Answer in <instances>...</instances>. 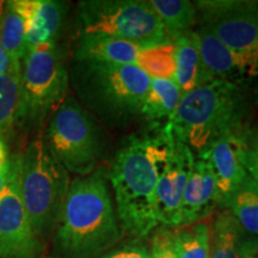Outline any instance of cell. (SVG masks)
<instances>
[{
	"label": "cell",
	"instance_id": "cell-1",
	"mask_svg": "<svg viewBox=\"0 0 258 258\" xmlns=\"http://www.w3.org/2000/svg\"><path fill=\"white\" fill-rule=\"evenodd\" d=\"M154 129L153 134L125 138L108 175L122 231L135 239L146 237L158 225L154 191L173 138L170 123Z\"/></svg>",
	"mask_w": 258,
	"mask_h": 258
},
{
	"label": "cell",
	"instance_id": "cell-2",
	"mask_svg": "<svg viewBox=\"0 0 258 258\" xmlns=\"http://www.w3.org/2000/svg\"><path fill=\"white\" fill-rule=\"evenodd\" d=\"M122 238L108 173L96 169L71 183L55 227L54 247L62 258H97Z\"/></svg>",
	"mask_w": 258,
	"mask_h": 258
},
{
	"label": "cell",
	"instance_id": "cell-3",
	"mask_svg": "<svg viewBox=\"0 0 258 258\" xmlns=\"http://www.w3.org/2000/svg\"><path fill=\"white\" fill-rule=\"evenodd\" d=\"M152 79L135 64L73 61L70 83L80 105L110 127H127L141 115Z\"/></svg>",
	"mask_w": 258,
	"mask_h": 258
},
{
	"label": "cell",
	"instance_id": "cell-4",
	"mask_svg": "<svg viewBox=\"0 0 258 258\" xmlns=\"http://www.w3.org/2000/svg\"><path fill=\"white\" fill-rule=\"evenodd\" d=\"M247 99L239 83L213 80L182 96L172 121L173 134L194 153H202L231 134L244 133Z\"/></svg>",
	"mask_w": 258,
	"mask_h": 258
},
{
	"label": "cell",
	"instance_id": "cell-5",
	"mask_svg": "<svg viewBox=\"0 0 258 258\" xmlns=\"http://www.w3.org/2000/svg\"><path fill=\"white\" fill-rule=\"evenodd\" d=\"M70 72L57 44L27 51L21 64V109L18 125L37 131L50 120L67 98Z\"/></svg>",
	"mask_w": 258,
	"mask_h": 258
},
{
	"label": "cell",
	"instance_id": "cell-6",
	"mask_svg": "<svg viewBox=\"0 0 258 258\" xmlns=\"http://www.w3.org/2000/svg\"><path fill=\"white\" fill-rule=\"evenodd\" d=\"M71 182L69 171L37 139L22 152L21 195L35 234L46 237L56 227Z\"/></svg>",
	"mask_w": 258,
	"mask_h": 258
},
{
	"label": "cell",
	"instance_id": "cell-7",
	"mask_svg": "<svg viewBox=\"0 0 258 258\" xmlns=\"http://www.w3.org/2000/svg\"><path fill=\"white\" fill-rule=\"evenodd\" d=\"M43 141L69 173L80 177L96 170L106 150L105 132L73 97H67L51 116Z\"/></svg>",
	"mask_w": 258,
	"mask_h": 258
},
{
	"label": "cell",
	"instance_id": "cell-8",
	"mask_svg": "<svg viewBox=\"0 0 258 258\" xmlns=\"http://www.w3.org/2000/svg\"><path fill=\"white\" fill-rule=\"evenodd\" d=\"M77 17L79 35H106L140 47L172 38L144 0H85L78 4Z\"/></svg>",
	"mask_w": 258,
	"mask_h": 258
},
{
	"label": "cell",
	"instance_id": "cell-9",
	"mask_svg": "<svg viewBox=\"0 0 258 258\" xmlns=\"http://www.w3.org/2000/svg\"><path fill=\"white\" fill-rule=\"evenodd\" d=\"M195 6L200 24L232 51L241 78L258 76V3L205 0Z\"/></svg>",
	"mask_w": 258,
	"mask_h": 258
},
{
	"label": "cell",
	"instance_id": "cell-10",
	"mask_svg": "<svg viewBox=\"0 0 258 258\" xmlns=\"http://www.w3.org/2000/svg\"><path fill=\"white\" fill-rule=\"evenodd\" d=\"M22 153L11 156L10 172L0 192V257L38 258L42 246L21 195Z\"/></svg>",
	"mask_w": 258,
	"mask_h": 258
},
{
	"label": "cell",
	"instance_id": "cell-11",
	"mask_svg": "<svg viewBox=\"0 0 258 258\" xmlns=\"http://www.w3.org/2000/svg\"><path fill=\"white\" fill-rule=\"evenodd\" d=\"M195 160V153L173 134L166 164L154 191V213L158 224L169 228L182 225L183 191Z\"/></svg>",
	"mask_w": 258,
	"mask_h": 258
},
{
	"label": "cell",
	"instance_id": "cell-12",
	"mask_svg": "<svg viewBox=\"0 0 258 258\" xmlns=\"http://www.w3.org/2000/svg\"><path fill=\"white\" fill-rule=\"evenodd\" d=\"M247 137L245 133L231 134L212 144L198 154L208 160L218 186V206L227 209L232 195L237 191L247 172L244 165Z\"/></svg>",
	"mask_w": 258,
	"mask_h": 258
},
{
	"label": "cell",
	"instance_id": "cell-13",
	"mask_svg": "<svg viewBox=\"0 0 258 258\" xmlns=\"http://www.w3.org/2000/svg\"><path fill=\"white\" fill-rule=\"evenodd\" d=\"M15 9L23 18L27 51L38 46L56 44L67 4L56 0H14Z\"/></svg>",
	"mask_w": 258,
	"mask_h": 258
},
{
	"label": "cell",
	"instance_id": "cell-14",
	"mask_svg": "<svg viewBox=\"0 0 258 258\" xmlns=\"http://www.w3.org/2000/svg\"><path fill=\"white\" fill-rule=\"evenodd\" d=\"M192 171L186 182L182 198V225L203 221L218 206V186L211 164L196 157Z\"/></svg>",
	"mask_w": 258,
	"mask_h": 258
},
{
	"label": "cell",
	"instance_id": "cell-15",
	"mask_svg": "<svg viewBox=\"0 0 258 258\" xmlns=\"http://www.w3.org/2000/svg\"><path fill=\"white\" fill-rule=\"evenodd\" d=\"M140 46L106 35H79L73 61L135 64Z\"/></svg>",
	"mask_w": 258,
	"mask_h": 258
},
{
	"label": "cell",
	"instance_id": "cell-16",
	"mask_svg": "<svg viewBox=\"0 0 258 258\" xmlns=\"http://www.w3.org/2000/svg\"><path fill=\"white\" fill-rule=\"evenodd\" d=\"M194 34L209 82L228 80L238 83L237 80L241 78V74L232 51L208 28L201 24L194 30Z\"/></svg>",
	"mask_w": 258,
	"mask_h": 258
},
{
	"label": "cell",
	"instance_id": "cell-17",
	"mask_svg": "<svg viewBox=\"0 0 258 258\" xmlns=\"http://www.w3.org/2000/svg\"><path fill=\"white\" fill-rule=\"evenodd\" d=\"M176 44L175 82L183 95L209 82L203 69L194 30L173 38Z\"/></svg>",
	"mask_w": 258,
	"mask_h": 258
},
{
	"label": "cell",
	"instance_id": "cell-18",
	"mask_svg": "<svg viewBox=\"0 0 258 258\" xmlns=\"http://www.w3.org/2000/svg\"><path fill=\"white\" fill-rule=\"evenodd\" d=\"M182 96V91L173 80L152 79L140 116L154 128L164 127L172 121Z\"/></svg>",
	"mask_w": 258,
	"mask_h": 258
},
{
	"label": "cell",
	"instance_id": "cell-19",
	"mask_svg": "<svg viewBox=\"0 0 258 258\" xmlns=\"http://www.w3.org/2000/svg\"><path fill=\"white\" fill-rule=\"evenodd\" d=\"M244 230L231 211L219 213L209 230V258H240L239 241Z\"/></svg>",
	"mask_w": 258,
	"mask_h": 258
},
{
	"label": "cell",
	"instance_id": "cell-20",
	"mask_svg": "<svg viewBox=\"0 0 258 258\" xmlns=\"http://www.w3.org/2000/svg\"><path fill=\"white\" fill-rule=\"evenodd\" d=\"M21 109V66L11 64L0 76V138L8 143L12 131L18 124Z\"/></svg>",
	"mask_w": 258,
	"mask_h": 258
},
{
	"label": "cell",
	"instance_id": "cell-21",
	"mask_svg": "<svg viewBox=\"0 0 258 258\" xmlns=\"http://www.w3.org/2000/svg\"><path fill=\"white\" fill-rule=\"evenodd\" d=\"M135 66L151 79L175 80L176 44L171 38L165 42L141 47L138 51Z\"/></svg>",
	"mask_w": 258,
	"mask_h": 258
},
{
	"label": "cell",
	"instance_id": "cell-22",
	"mask_svg": "<svg viewBox=\"0 0 258 258\" xmlns=\"http://www.w3.org/2000/svg\"><path fill=\"white\" fill-rule=\"evenodd\" d=\"M170 37L175 38L191 29L198 21V10L188 0H152L148 2Z\"/></svg>",
	"mask_w": 258,
	"mask_h": 258
},
{
	"label": "cell",
	"instance_id": "cell-23",
	"mask_svg": "<svg viewBox=\"0 0 258 258\" xmlns=\"http://www.w3.org/2000/svg\"><path fill=\"white\" fill-rule=\"evenodd\" d=\"M0 42L11 64L21 66L27 54L25 27L23 18L19 16L12 2H6V8L0 21Z\"/></svg>",
	"mask_w": 258,
	"mask_h": 258
},
{
	"label": "cell",
	"instance_id": "cell-24",
	"mask_svg": "<svg viewBox=\"0 0 258 258\" xmlns=\"http://www.w3.org/2000/svg\"><path fill=\"white\" fill-rule=\"evenodd\" d=\"M227 209L243 230L258 235V186L249 175L232 195Z\"/></svg>",
	"mask_w": 258,
	"mask_h": 258
},
{
	"label": "cell",
	"instance_id": "cell-25",
	"mask_svg": "<svg viewBox=\"0 0 258 258\" xmlns=\"http://www.w3.org/2000/svg\"><path fill=\"white\" fill-rule=\"evenodd\" d=\"M176 258H209V226L200 221L173 230Z\"/></svg>",
	"mask_w": 258,
	"mask_h": 258
},
{
	"label": "cell",
	"instance_id": "cell-26",
	"mask_svg": "<svg viewBox=\"0 0 258 258\" xmlns=\"http://www.w3.org/2000/svg\"><path fill=\"white\" fill-rule=\"evenodd\" d=\"M151 258H176L173 250V230L159 228L153 235Z\"/></svg>",
	"mask_w": 258,
	"mask_h": 258
},
{
	"label": "cell",
	"instance_id": "cell-27",
	"mask_svg": "<svg viewBox=\"0 0 258 258\" xmlns=\"http://www.w3.org/2000/svg\"><path fill=\"white\" fill-rule=\"evenodd\" d=\"M97 258H151V252L143 244L133 241L131 244L112 249Z\"/></svg>",
	"mask_w": 258,
	"mask_h": 258
},
{
	"label": "cell",
	"instance_id": "cell-28",
	"mask_svg": "<svg viewBox=\"0 0 258 258\" xmlns=\"http://www.w3.org/2000/svg\"><path fill=\"white\" fill-rule=\"evenodd\" d=\"M244 165L247 175L258 186V133L252 138L251 143L247 140L244 154Z\"/></svg>",
	"mask_w": 258,
	"mask_h": 258
},
{
	"label": "cell",
	"instance_id": "cell-29",
	"mask_svg": "<svg viewBox=\"0 0 258 258\" xmlns=\"http://www.w3.org/2000/svg\"><path fill=\"white\" fill-rule=\"evenodd\" d=\"M10 164H11V156L9 152L8 143L0 138V192L8 180Z\"/></svg>",
	"mask_w": 258,
	"mask_h": 258
},
{
	"label": "cell",
	"instance_id": "cell-30",
	"mask_svg": "<svg viewBox=\"0 0 258 258\" xmlns=\"http://www.w3.org/2000/svg\"><path fill=\"white\" fill-rule=\"evenodd\" d=\"M240 258H258V238L253 235H243L239 241Z\"/></svg>",
	"mask_w": 258,
	"mask_h": 258
},
{
	"label": "cell",
	"instance_id": "cell-31",
	"mask_svg": "<svg viewBox=\"0 0 258 258\" xmlns=\"http://www.w3.org/2000/svg\"><path fill=\"white\" fill-rule=\"evenodd\" d=\"M10 69H11V61L0 42V76L8 72Z\"/></svg>",
	"mask_w": 258,
	"mask_h": 258
},
{
	"label": "cell",
	"instance_id": "cell-32",
	"mask_svg": "<svg viewBox=\"0 0 258 258\" xmlns=\"http://www.w3.org/2000/svg\"><path fill=\"white\" fill-rule=\"evenodd\" d=\"M5 8H6V2H0V21H2L3 15H4Z\"/></svg>",
	"mask_w": 258,
	"mask_h": 258
}]
</instances>
